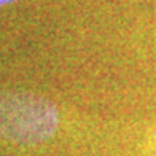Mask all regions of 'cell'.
Masks as SVG:
<instances>
[{
	"label": "cell",
	"mask_w": 156,
	"mask_h": 156,
	"mask_svg": "<svg viewBox=\"0 0 156 156\" xmlns=\"http://www.w3.org/2000/svg\"><path fill=\"white\" fill-rule=\"evenodd\" d=\"M58 126V112L46 99L27 93L0 94V136L34 144L48 139Z\"/></svg>",
	"instance_id": "obj_1"
},
{
	"label": "cell",
	"mask_w": 156,
	"mask_h": 156,
	"mask_svg": "<svg viewBox=\"0 0 156 156\" xmlns=\"http://www.w3.org/2000/svg\"><path fill=\"white\" fill-rule=\"evenodd\" d=\"M10 2H15V0H0V5H6V3H10Z\"/></svg>",
	"instance_id": "obj_2"
},
{
	"label": "cell",
	"mask_w": 156,
	"mask_h": 156,
	"mask_svg": "<svg viewBox=\"0 0 156 156\" xmlns=\"http://www.w3.org/2000/svg\"><path fill=\"white\" fill-rule=\"evenodd\" d=\"M154 137H156V132H154Z\"/></svg>",
	"instance_id": "obj_3"
}]
</instances>
